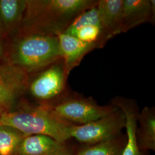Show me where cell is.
<instances>
[{
	"label": "cell",
	"mask_w": 155,
	"mask_h": 155,
	"mask_svg": "<svg viewBox=\"0 0 155 155\" xmlns=\"http://www.w3.org/2000/svg\"><path fill=\"white\" fill-rule=\"evenodd\" d=\"M83 42L102 48L110 40L100 21L97 5L81 13L63 32Z\"/></svg>",
	"instance_id": "cell-7"
},
{
	"label": "cell",
	"mask_w": 155,
	"mask_h": 155,
	"mask_svg": "<svg viewBox=\"0 0 155 155\" xmlns=\"http://www.w3.org/2000/svg\"><path fill=\"white\" fill-rule=\"evenodd\" d=\"M136 140L139 150L144 153L155 150V109L145 107L139 112L137 118Z\"/></svg>",
	"instance_id": "cell-15"
},
{
	"label": "cell",
	"mask_w": 155,
	"mask_h": 155,
	"mask_svg": "<svg viewBox=\"0 0 155 155\" xmlns=\"http://www.w3.org/2000/svg\"><path fill=\"white\" fill-rule=\"evenodd\" d=\"M124 33L147 22L154 21L155 0H122Z\"/></svg>",
	"instance_id": "cell-10"
},
{
	"label": "cell",
	"mask_w": 155,
	"mask_h": 155,
	"mask_svg": "<svg viewBox=\"0 0 155 155\" xmlns=\"http://www.w3.org/2000/svg\"><path fill=\"white\" fill-rule=\"evenodd\" d=\"M26 136L15 127L0 124V155H17Z\"/></svg>",
	"instance_id": "cell-17"
},
{
	"label": "cell",
	"mask_w": 155,
	"mask_h": 155,
	"mask_svg": "<svg viewBox=\"0 0 155 155\" xmlns=\"http://www.w3.org/2000/svg\"><path fill=\"white\" fill-rule=\"evenodd\" d=\"M56 116L72 125H83L106 116L119 108L110 104L100 105L95 100L70 90L62 98L47 106Z\"/></svg>",
	"instance_id": "cell-4"
},
{
	"label": "cell",
	"mask_w": 155,
	"mask_h": 155,
	"mask_svg": "<svg viewBox=\"0 0 155 155\" xmlns=\"http://www.w3.org/2000/svg\"><path fill=\"white\" fill-rule=\"evenodd\" d=\"M111 104L121 109L126 117L127 143L122 155H148L139 150L137 143L136 133L139 110L136 102L132 99L117 97L111 100Z\"/></svg>",
	"instance_id": "cell-11"
},
{
	"label": "cell",
	"mask_w": 155,
	"mask_h": 155,
	"mask_svg": "<svg viewBox=\"0 0 155 155\" xmlns=\"http://www.w3.org/2000/svg\"><path fill=\"white\" fill-rule=\"evenodd\" d=\"M5 111V109L4 107H2L1 106H0V121H1V117H2V114H3Z\"/></svg>",
	"instance_id": "cell-18"
},
{
	"label": "cell",
	"mask_w": 155,
	"mask_h": 155,
	"mask_svg": "<svg viewBox=\"0 0 155 155\" xmlns=\"http://www.w3.org/2000/svg\"><path fill=\"white\" fill-rule=\"evenodd\" d=\"M126 126V117L121 109L83 125H73L71 138L86 145L97 144L122 134Z\"/></svg>",
	"instance_id": "cell-6"
},
{
	"label": "cell",
	"mask_w": 155,
	"mask_h": 155,
	"mask_svg": "<svg viewBox=\"0 0 155 155\" xmlns=\"http://www.w3.org/2000/svg\"><path fill=\"white\" fill-rule=\"evenodd\" d=\"M66 142L45 135H29L23 139L17 155H74Z\"/></svg>",
	"instance_id": "cell-9"
},
{
	"label": "cell",
	"mask_w": 155,
	"mask_h": 155,
	"mask_svg": "<svg viewBox=\"0 0 155 155\" xmlns=\"http://www.w3.org/2000/svg\"><path fill=\"white\" fill-rule=\"evenodd\" d=\"M127 143V135L93 145H86L74 152V155H122Z\"/></svg>",
	"instance_id": "cell-16"
},
{
	"label": "cell",
	"mask_w": 155,
	"mask_h": 155,
	"mask_svg": "<svg viewBox=\"0 0 155 155\" xmlns=\"http://www.w3.org/2000/svg\"><path fill=\"white\" fill-rule=\"evenodd\" d=\"M97 0H26L22 21L24 33L56 36Z\"/></svg>",
	"instance_id": "cell-1"
},
{
	"label": "cell",
	"mask_w": 155,
	"mask_h": 155,
	"mask_svg": "<svg viewBox=\"0 0 155 155\" xmlns=\"http://www.w3.org/2000/svg\"><path fill=\"white\" fill-rule=\"evenodd\" d=\"M40 71L41 72L28 83V90L35 98L55 103L70 91L67 86L69 74L62 58Z\"/></svg>",
	"instance_id": "cell-5"
},
{
	"label": "cell",
	"mask_w": 155,
	"mask_h": 155,
	"mask_svg": "<svg viewBox=\"0 0 155 155\" xmlns=\"http://www.w3.org/2000/svg\"><path fill=\"white\" fill-rule=\"evenodd\" d=\"M28 74L10 63L0 65V106L9 111L28 88Z\"/></svg>",
	"instance_id": "cell-8"
},
{
	"label": "cell",
	"mask_w": 155,
	"mask_h": 155,
	"mask_svg": "<svg viewBox=\"0 0 155 155\" xmlns=\"http://www.w3.org/2000/svg\"><path fill=\"white\" fill-rule=\"evenodd\" d=\"M0 124L15 127L27 136L45 135L61 142L71 138L73 126L58 118L47 106L30 104H25L16 110H6Z\"/></svg>",
	"instance_id": "cell-2"
},
{
	"label": "cell",
	"mask_w": 155,
	"mask_h": 155,
	"mask_svg": "<svg viewBox=\"0 0 155 155\" xmlns=\"http://www.w3.org/2000/svg\"><path fill=\"white\" fill-rule=\"evenodd\" d=\"M26 0H0V35H11L22 25Z\"/></svg>",
	"instance_id": "cell-14"
},
{
	"label": "cell",
	"mask_w": 155,
	"mask_h": 155,
	"mask_svg": "<svg viewBox=\"0 0 155 155\" xmlns=\"http://www.w3.org/2000/svg\"><path fill=\"white\" fill-rule=\"evenodd\" d=\"M56 36L59 40L61 58L68 74L75 67L80 64L85 56L96 49L94 45L83 42L66 33H58Z\"/></svg>",
	"instance_id": "cell-12"
},
{
	"label": "cell",
	"mask_w": 155,
	"mask_h": 155,
	"mask_svg": "<svg viewBox=\"0 0 155 155\" xmlns=\"http://www.w3.org/2000/svg\"><path fill=\"white\" fill-rule=\"evenodd\" d=\"M61 58L56 36L25 33L15 45L12 63L29 74L39 71Z\"/></svg>",
	"instance_id": "cell-3"
},
{
	"label": "cell",
	"mask_w": 155,
	"mask_h": 155,
	"mask_svg": "<svg viewBox=\"0 0 155 155\" xmlns=\"http://www.w3.org/2000/svg\"><path fill=\"white\" fill-rule=\"evenodd\" d=\"M2 54V47H1V45L0 43V56Z\"/></svg>",
	"instance_id": "cell-19"
},
{
	"label": "cell",
	"mask_w": 155,
	"mask_h": 155,
	"mask_svg": "<svg viewBox=\"0 0 155 155\" xmlns=\"http://www.w3.org/2000/svg\"><path fill=\"white\" fill-rule=\"evenodd\" d=\"M122 0H98L97 8L100 21L110 40L124 33Z\"/></svg>",
	"instance_id": "cell-13"
}]
</instances>
